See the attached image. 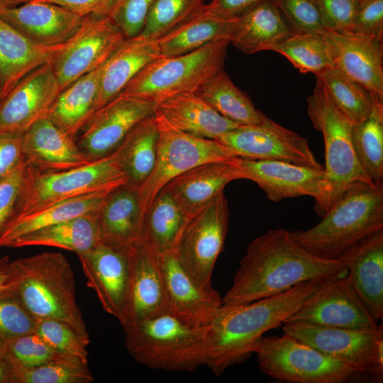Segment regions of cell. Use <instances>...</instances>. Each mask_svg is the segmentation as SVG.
Masks as SVG:
<instances>
[{
	"label": "cell",
	"mask_w": 383,
	"mask_h": 383,
	"mask_svg": "<svg viewBox=\"0 0 383 383\" xmlns=\"http://www.w3.org/2000/svg\"><path fill=\"white\" fill-rule=\"evenodd\" d=\"M346 272L345 257L316 256L297 243L289 231L269 230L249 243L221 305L247 304L304 282H327Z\"/></svg>",
	"instance_id": "obj_1"
},
{
	"label": "cell",
	"mask_w": 383,
	"mask_h": 383,
	"mask_svg": "<svg viewBox=\"0 0 383 383\" xmlns=\"http://www.w3.org/2000/svg\"><path fill=\"white\" fill-rule=\"evenodd\" d=\"M324 282L307 281L247 304L221 305L207 326L206 365L219 376L230 367L246 361L263 334L282 325Z\"/></svg>",
	"instance_id": "obj_2"
},
{
	"label": "cell",
	"mask_w": 383,
	"mask_h": 383,
	"mask_svg": "<svg viewBox=\"0 0 383 383\" xmlns=\"http://www.w3.org/2000/svg\"><path fill=\"white\" fill-rule=\"evenodd\" d=\"M8 291L12 292L36 319L70 324L89 339L76 299L74 274L60 252H44L8 262Z\"/></svg>",
	"instance_id": "obj_3"
},
{
	"label": "cell",
	"mask_w": 383,
	"mask_h": 383,
	"mask_svg": "<svg viewBox=\"0 0 383 383\" xmlns=\"http://www.w3.org/2000/svg\"><path fill=\"white\" fill-rule=\"evenodd\" d=\"M322 218L313 227L291 234L316 256L341 258L362 239L383 230V182L353 184Z\"/></svg>",
	"instance_id": "obj_4"
},
{
	"label": "cell",
	"mask_w": 383,
	"mask_h": 383,
	"mask_svg": "<svg viewBox=\"0 0 383 383\" xmlns=\"http://www.w3.org/2000/svg\"><path fill=\"white\" fill-rule=\"evenodd\" d=\"M207 326L163 312L125 331L126 348L135 361L150 369L193 372L206 364Z\"/></svg>",
	"instance_id": "obj_5"
},
{
	"label": "cell",
	"mask_w": 383,
	"mask_h": 383,
	"mask_svg": "<svg viewBox=\"0 0 383 383\" xmlns=\"http://www.w3.org/2000/svg\"><path fill=\"white\" fill-rule=\"evenodd\" d=\"M127 182L115 152L78 167L62 171H41L27 164L11 218L70 199L110 192Z\"/></svg>",
	"instance_id": "obj_6"
},
{
	"label": "cell",
	"mask_w": 383,
	"mask_h": 383,
	"mask_svg": "<svg viewBox=\"0 0 383 383\" xmlns=\"http://www.w3.org/2000/svg\"><path fill=\"white\" fill-rule=\"evenodd\" d=\"M229 43L219 38L186 54L160 57L143 67L121 95L157 101L177 94L196 93L224 70Z\"/></svg>",
	"instance_id": "obj_7"
},
{
	"label": "cell",
	"mask_w": 383,
	"mask_h": 383,
	"mask_svg": "<svg viewBox=\"0 0 383 383\" xmlns=\"http://www.w3.org/2000/svg\"><path fill=\"white\" fill-rule=\"evenodd\" d=\"M306 101L308 116L313 127L322 133L324 141L326 213L353 184L359 182L373 183L355 156L351 139L353 123L338 109L317 77L313 93Z\"/></svg>",
	"instance_id": "obj_8"
},
{
	"label": "cell",
	"mask_w": 383,
	"mask_h": 383,
	"mask_svg": "<svg viewBox=\"0 0 383 383\" xmlns=\"http://www.w3.org/2000/svg\"><path fill=\"white\" fill-rule=\"evenodd\" d=\"M261 372L290 383H345L367 375L291 335L262 336L255 351Z\"/></svg>",
	"instance_id": "obj_9"
},
{
	"label": "cell",
	"mask_w": 383,
	"mask_h": 383,
	"mask_svg": "<svg viewBox=\"0 0 383 383\" xmlns=\"http://www.w3.org/2000/svg\"><path fill=\"white\" fill-rule=\"evenodd\" d=\"M159 139L155 167L138 192L143 212L174 177L209 162L226 161L236 154L216 140L186 133L170 124L157 111Z\"/></svg>",
	"instance_id": "obj_10"
},
{
	"label": "cell",
	"mask_w": 383,
	"mask_h": 383,
	"mask_svg": "<svg viewBox=\"0 0 383 383\" xmlns=\"http://www.w3.org/2000/svg\"><path fill=\"white\" fill-rule=\"evenodd\" d=\"M228 228L223 190L189 218L175 252L182 267L201 288L210 290L213 270Z\"/></svg>",
	"instance_id": "obj_11"
},
{
	"label": "cell",
	"mask_w": 383,
	"mask_h": 383,
	"mask_svg": "<svg viewBox=\"0 0 383 383\" xmlns=\"http://www.w3.org/2000/svg\"><path fill=\"white\" fill-rule=\"evenodd\" d=\"M284 334L350 365L378 382L383 379V330L365 331L304 323H284Z\"/></svg>",
	"instance_id": "obj_12"
},
{
	"label": "cell",
	"mask_w": 383,
	"mask_h": 383,
	"mask_svg": "<svg viewBox=\"0 0 383 383\" xmlns=\"http://www.w3.org/2000/svg\"><path fill=\"white\" fill-rule=\"evenodd\" d=\"M284 323H304L365 331L383 330L353 287L348 274L321 284Z\"/></svg>",
	"instance_id": "obj_13"
},
{
	"label": "cell",
	"mask_w": 383,
	"mask_h": 383,
	"mask_svg": "<svg viewBox=\"0 0 383 383\" xmlns=\"http://www.w3.org/2000/svg\"><path fill=\"white\" fill-rule=\"evenodd\" d=\"M126 38L111 17L83 16L77 32L52 61L62 90L104 65Z\"/></svg>",
	"instance_id": "obj_14"
},
{
	"label": "cell",
	"mask_w": 383,
	"mask_h": 383,
	"mask_svg": "<svg viewBox=\"0 0 383 383\" xmlns=\"http://www.w3.org/2000/svg\"><path fill=\"white\" fill-rule=\"evenodd\" d=\"M232 162L244 179L255 182L273 202L309 196L314 198L317 214L325 213L326 191L323 169H314L278 160H252L234 157Z\"/></svg>",
	"instance_id": "obj_15"
},
{
	"label": "cell",
	"mask_w": 383,
	"mask_h": 383,
	"mask_svg": "<svg viewBox=\"0 0 383 383\" xmlns=\"http://www.w3.org/2000/svg\"><path fill=\"white\" fill-rule=\"evenodd\" d=\"M157 101L118 95L94 112L78 133L77 144L91 160L112 153L130 130L154 115Z\"/></svg>",
	"instance_id": "obj_16"
},
{
	"label": "cell",
	"mask_w": 383,
	"mask_h": 383,
	"mask_svg": "<svg viewBox=\"0 0 383 383\" xmlns=\"http://www.w3.org/2000/svg\"><path fill=\"white\" fill-rule=\"evenodd\" d=\"M61 91L52 62L28 74L0 102V134L23 135L49 118Z\"/></svg>",
	"instance_id": "obj_17"
},
{
	"label": "cell",
	"mask_w": 383,
	"mask_h": 383,
	"mask_svg": "<svg viewBox=\"0 0 383 383\" xmlns=\"http://www.w3.org/2000/svg\"><path fill=\"white\" fill-rule=\"evenodd\" d=\"M128 279L120 323L123 331L167 311V293L159 254L137 240L128 248Z\"/></svg>",
	"instance_id": "obj_18"
},
{
	"label": "cell",
	"mask_w": 383,
	"mask_h": 383,
	"mask_svg": "<svg viewBox=\"0 0 383 383\" xmlns=\"http://www.w3.org/2000/svg\"><path fill=\"white\" fill-rule=\"evenodd\" d=\"M238 157L270 160L323 169L308 140L277 123L267 126H238L216 139Z\"/></svg>",
	"instance_id": "obj_19"
},
{
	"label": "cell",
	"mask_w": 383,
	"mask_h": 383,
	"mask_svg": "<svg viewBox=\"0 0 383 383\" xmlns=\"http://www.w3.org/2000/svg\"><path fill=\"white\" fill-rule=\"evenodd\" d=\"M128 248L99 243L93 248L77 254L87 286L95 292L103 309L119 322L128 285Z\"/></svg>",
	"instance_id": "obj_20"
},
{
	"label": "cell",
	"mask_w": 383,
	"mask_h": 383,
	"mask_svg": "<svg viewBox=\"0 0 383 383\" xmlns=\"http://www.w3.org/2000/svg\"><path fill=\"white\" fill-rule=\"evenodd\" d=\"M334 67L383 99V41L354 33L326 30Z\"/></svg>",
	"instance_id": "obj_21"
},
{
	"label": "cell",
	"mask_w": 383,
	"mask_h": 383,
	"mask_svg": "<svg viewBox=\"0 0 383 383\" xmlns=\"http://www.w3.org/2000/svg\"><path fill=\"white\" fill-rule=\"evenodd\" d=\"M159 258L167 293V311L189 323L207 326L222 304L218 292L199 287L182 267L175 250L159 254Z\"/></svg>",
	"instance_id": "obj_22"
},
{
	"label": "cell",
	"mask_w": 383,
	"mask_h": 383,
	"mask_svg": "<svg viewBox=\"0 0 383 383\" xmlns=\"http://www.w3.org/2000/svg\"><path fill=\"white\" fill-rule=\"evenodd\" d=\"M0 17L30 40L45 46L67 42L77 32L83 18L67 9L49 2L0 7Z\"/></svg>",
	"instance_id": "obj_23"
},
{
	"label": "cell",
	"mask_w": 383,
	"mask_h": 383,
	"mask_svg": "<svg viewBox=\"0 0 383 383\" xmlns=\"http://www.w3.org/2000/svg\"><path fill=\"white\" fill-rule=\"evenodd\" d=\"M70 134L49 118L43 119L22 135V151L28 165L39 170H70L92 161Z\"/></svg>",
	"instance_id": "obj_24"
},
{
	"label": "cell",
	"mask_w": 383,
	"mask_h": 383,
	"mask_svg": "<svg viewBox=\"0 0 383 383\" xmlns=\"http://www.w3.org/2000/svg\"><path fill=\"white\" fill-rule=\"evenodd\" d=\"M294 32L272 0L228 20L226 39L245 54L271 50Z\"/></svg>",
	"instance_id": "obj_25"
},
{
	"label": "cell",
	"mask_w": 383,
	"mask_h": 383,
	"mask_svg": "<svg viewBox=\"0 0 383 383\" xmlns=\"http://www.w3.org/2000/svg\"><path fill=\"white\" fill-rule=\"evenodd\" d=\"M238 179H244L243 174L231 158L197 165L174 177L165 187L189 218L226 184Z\"/></svg>",
	"instance_id": "obj_26"
},
{
	"label": "cell",
	"mask_w": 383,
	"mask_h": 383,
	"mask_svg": "<svg viewBox=\"0 0 383 383\" xmlns=\"http://www.w3.org/2000/svg\"><path fill=\"white\" fill-rule=\"evenodd\" d=\"M350 282L372 316L383 319V230L362 239L342 257Z\"/></svg>",
	"instance_id": "obj_27"
},
{
	"label": "cell",
	"mask_w": 383,
	"mask_h": 383,
	"mask_svg": "<svg viewBox=\"0 0 383 383\" xmlns=\"http://www.w3.org/2000/svg\"><path fill=\"white\" fill-rule=\"evenodd\" d=\"M65 43L55 46L39 45L0 17V91L2 99L28 74L52 62Z\"/></svg>",
	"instance_id": "obj_28"
},
{
	"label": "cell",
	"mask_w": 383,
	"mask_h": 383,
	"mask_svg": "<svg viewBox=\"0 0 383 383\" xmlns=\"http://www.w3.org/2000/svg\"><path fill=\"white\" fill-rule=\"evenodd\" d=\"M142 220L138 187L127 182L115 188L99 210L101 243L128 248L138 240Z\"/></svg>",
	"instance_id": "obj_29"
},
{
	"label": "cell",
	"mask_w": 383,
	"mask_h": 383,
	"mask_svg": "<svg viewBox=\"0 0 383 383\" xmlns=\"http://www.w3.org/2000/svg\"><path fill=\"white\" fill-rule=\"evenodd\" d=\"M156 111L172 126L199 138L216 140L239 125L222 116L196 92L157 101Z\"/></svg>",
	"instance_id": "obj_30"
},
{
	"label": "cell",
	"mask_w": 383,
	"mask_h": 383,
	"mask_svg": "<svg viewBox=\"0 0 383 383\" xmlns=\"http://www.w3.org/2000/svg\"><path fill=\"white\" fill-rule=\"evenodd\" d=\"M160 57L156 40L140 35L126 38L103 65L96 111L120 95L143 67Z\"/></svg>",
	"instance_id": "obj_31"
},
{
	"label": "cell",
	"mask_w": 383,
	"mask_h": 383,
	"mask_svg": "<svg viewBox=\"0 0 383 383\" xmlns=\"http://www.w3.org/2000/svg\"><path fill=\"white\" fill-rule=\"evenodd\" d=\"M99 211L46 226L16 239L10 248L48 246L79 253L99 243Z\"/></svg>",
	"instance_id": "obj_32"
},
{
	"label": "cell",
	"mask_w": 383,
	"mask_h": 383,
	"mask_svg": "<svg viewBox=\"0 0 383 383\" xmlns=\"http://www.w3.org/2000/svg\"><path fill=\"white\" fill-rule=\"evenodd\" d=\"M188 219L164 187L143 212L138 240L158 254L175 250Z\"/></svg>",
	"instance_id": "obj_33"
},
{
	"label": "cell",
	"mask_w": 383,
	"mask_h": 383,
	"mask_svg": "<svg viewBox=\"0 0 383 383\" xmlns=\"http://www.w3.org/2000/svg\"><path fill=\"white\" fill-rule=\"evenodd\" d=\"M102 67L62 89L51 109L49 118L74 138L96 111Z\"/></svg>",
	"instance_id": "obj_34"
},
{
	"label": "cell",
	"mask_w": 383,
	"mask_h": 383,
	"mask_svg": "<svg viewBox=\"0 0 383 383\" xmlns=\"http://www.w3.org/2000/svg\"><path fill=\"white\" fill-rule=\"evenodd\" d=\"M110 192H96L70 199L42 210L12 218L0 235V247L10 248L16 239L23 235L98 211L105 196Z\"/></svg>",
	"instance_id": "obj_35"
},
{
	"label": "cell",
	"mask_w": 383,
	"mask_h": 383,
	"mask_svg": "<svg viewBox=\"0 0 383 383\" xmlns=\"http://www.w3.org/2000/svg\"><path fill=\"white\" fill-rule=\"evenodd\" d=\"M159 139L155 113L138 122L113 151L128 183L140 186L150 176L156 161Z\"/></svg>",
	"instance_id": "obj_36"
},
{
	"label": "cell",
	"mask_w": 383,
	"mask_h": 383,
	"mask_svg": "<svg viewBox=\"0 0 383 383\" xmlns=\"http://www.w3.org/2000/svg\"><path fill=\"white\" fill-rule=\"evenodd\" d=\"M196 93L219 114L239 126H267L275 123L255 108L248 94L233 83L224 70Z\"/></svg>",
	"instance_id": "obj_37"
},
{
	"label": "cell",
	"mask_w": 383,
	"mask_h": 383,
	"mask_svg": "<svg viewBox=\"0 0 383 383\" xmlns=\"http://www.w3.org/2000/svg\"><path fill=\"white\" fill-rule=\"evenodd\" d=\"M228 20L204 4L179 26L156 40L161 57L186 54L214 40L226 39Z\"/></svg>",
	"instance_id": "obj_38"
},
{
	"label": "cell",
	"mask_w": 383,
	"mask_h": 383,
	"mask_svg": "<svg viewBox=\"0 0 383 383\" xmlns=\"http://www.w3.org/2000/svg\"><path fill=\"white\" fill-rule=\"evenodd\" d=\"M351 139L357 160L373 184L383 182V99L375 96L370 113L353 124Z\"/></svg>",
	"instance_id": "obj_39"
},
{
	"label": "cell",
	"mask_w": 383,
	"mask_h": 383,
	"mask_svg": "<svg viewBox=\"0 0 383 383\" xmlns=\"http://www.w3.org/2000/svg\"><path fill=\"white\" fill-rule=\"evenodd\" d=\"M316 76L324 84L338 109L353 124L360 123L370 113L376 95L362 85L335 67Z\"/></svg>",
	"instance_id": "obj_40"
},
{
	"label": "cell",
	"mask_w": 383,
	"mask_h": 383,
	"mask_svg": "<svg viewBox=\"0 0 383 383\" xmlns=\"http://www.w3.org/2000/svg\"><path fill=\"white\" fill-rule=\"evenodd\" d=\"M271 50L284 56L301 73L316 75L334 67L330 45L322 34L294 33Z\"/></svg>",
	"instance_id": "obj_41"
},
{
	"label": "cell",
	"mask_w": 383,
	"mask_h": 383,
	"mask_svg": "<svg viewBox=\"0 0 383 383\" xmlns=\"http://www.w3.org/2000/svg\"><path fill=\"white\" fill-rule=\"evenodd\" d=\"M2 358L12 372L28 370L51 362H83L78 358L57 353L36 333L13 341L6 348Z\"/></svg>",
	"instance_id": "obj_42"
},
{
	"label": "cell",
	"mask_w": 383,
	"mask_h": 383,
	"mask_svg": "<svg viewBox=\"0 0 383 383\" xmlns=\"http://www.w3.org/2000/svg\"><path fill=\"white\" fill-rule=\"evenodd\" d=\"M205 0H155L139 34L157 40L179 26L205 4Z\"/></svg>",
	"instance_id": "obj_43"
},
{
	"label": "cell",
	"mask_w": 383,
	"mask_h": 383,
	"mask_svg": "<svg viewBox=\"0 0 383 383\" xmlns=\"http://www.w3.org/2000/svg\"><path fill=\"white\" fill-rule=\"evenodd\" d=\"M37 320L11 291L0 294V357L15 340L35 333Z\"/></svg>",
	"instance_id": "obj_44"
},
{
	"label": "cell",
	"mask_w": 383,
	"mask_h": 383,
	"mask_svg": "<svg viewBox=\"0 0 383 383\" xmlns=\"http://www.w3.org/2000/svg\"><path fill=\"white\" fill-rule=\"evenodd\" d=\"M13 383H91L94 378L83 362H51L12 372Z\"/></svg>",
	"instance_id": "obj_45"
},
{
	"label": "cell",
	"mask_w": 383,
	"mask_h": 383,
	"mask_svg": "<svg viewBox=\"0 0 383 383\" xmlns=\"http://www.w3.org/2000/svg\"><path fill=\"white\" fill-rule=\"evenodd\" d=\"M35 333L55 351L76 357L88 365L87 347L89 339L81 335L70 324L55 319H36Z\"/></svg>",
	"instance_id": "obj_46"
},
{
	"label": "cell",
	"mask_w": 383,
	"mask_h": 383,
	"mask_svg": "<svg viewBox=\"0 0 383 383\" xmlns=\"http://www.w3.org/2000/svg\"><path fill=\"white\" fill-rule=\"evenodd\" d=\"M294 33L322 34L326 29L315 0H272Z\"/></svg>",
	"instance_id": "obj_47"
},
{
	"label": "cell",
	"mask_w": 383,
	"mask_h": 383,
	"mask_svg": "<svg viewBox=\"0 0 383 383\" xmlns=\"http://www.w3.org/2000/svg\"><path fill=\"white\" fill-rule=\"evenodd\" d=\"M326 30L349 33L353 28L360 0H315Z\"/></svg>",
	"instance_id": "obj_48"
},
{
	"label": "cell",
	"mask_w": 383,
	"mask_h": 383,
	"mask_svg": "<svg viewBox=\"0 0 383 383\" xmlns=\"http://www.w3.org/2000/svg\"><path fill=\"white\" fill-rule=\"evenodd\" d=\"M155 0H121L111 16L126 38L138 35Z\"/></svg>",
	"instance_id": "obj_49"
},
{
	"label": "cell",
	"mask_w": 383,
	"mask_h": 383,
	"mask_svg": "<svg viewBox=\"0 0 383 383\" xmlns=\"http://www.w3.org/2000/svg\"><path fill=\"white\" fill-rule=\"evenodd\" d=\"M350 33L370 35L383 41V0H360Z\"/></svg>",
	"instance_id": "obj_50"
},
{
	"label": "cell",
	"mask_w": 383,
	"mask_h": 383,
	"mask_svg": "<svg viewBox=\"0 0 383 383\" xmlns=\"http://www.w3.org/2000/svg\"><path fill=\"white\" fill-rule=\"evenodd\" d=\"M26 165L24 160L13 172L0 179V235L13 216Z\"/></svg>",
	"instance_id": "obj_51"
},
{
	"label": "cell",
	"mask_w": 383,
	"mask_h": 383,
	"mask_svg": "<svg viewBox=\"0 0 383 383\" xmlns=\"http://www.w3.org/2000/svg\"><path fill=\"white\" fill-rule=\"evenodd\" d=\"M121 0H38L34 2H49L60 5L81 16H104L111 17Z\"/></svg>",
	"instance_id": "obj_52"
},
{
	"label": "cell",
	"mask_w": 383,
	"mask_h": 383,
	"mask_svg": "<svg viewBox=\"0 0 383 383\" xmlns=\"http://www.w3.org/2000/svg\"><path fill=\"white\" fill-rule=\"evenodd\" d=\"M24 160L22 135L0 134V179L13 172Z\"/></svg>",
	"instance_id": "obj_53"
},
{
	"label": "cell",
	"mask_w": 383,
	"mask_h": 383,
	"mask_svg": "<svg viewBox=\"0 0 383 383\" xmlns=\"http://www.w3.org/2000/svg\"><path fill=\"white\" fill-rule=\"evenodd\" d=\"M265 0H211L209 9L218 16L231 19L249 11Z\"/></svg>",
	"instance_id": "obj_54"
},
{
	"label": "cell",
	"mask_w": 383,
	"mask_h": 383,
	"mask_svg": "<svg viewBox=\"0 0 383 383\" xmlns=\"http://www.w3.org/2000/svg\"><path fill=\"white\" fill-rule=\"evenodd\" d=\"M9 256H5L0 260V294L8 291V262Z\"/></svg>",
	"instance_id": "obj_55"
},
{
	"label": "cell",
	"mask_w": 383,
	"mask_h": 383,
	"mask_svg": "<svg viewBox=\"0 0 383 383\" xmlns=\"http://www.w3.org/2000/svg\"><path fill=\"white\" fill-rule=\"evenodd\" d=\"M0 383H13L12 370L2 357H0Z\"/></svg>",
	"instance_id": "obj_56"
},
{
	"label": "cell",
	"mask_w": 383,
	"mask_h": 383,
	"mask_svg": "<svg viewBox=\"0 0 383 383\" xmlns=\"http://www.w3.org/2000/svg\"><path fill=\"white\" fill-rule=\"evenodd\" d=\"M38 0H0V7L12 8Z\"/></svg>",
	"instance_id": "obj_57"
},
{
	"label": "cell",
	"mask_w": 383,
	"mask_h": 383,
	"mask_svg": "<svg viewBox=\"0 0 383 383\" xmlns=\"http://www.w3.org/2000/svg\"><path fill=\"white\" fill-rule=\"evenodd\" d=\"M1 100H2V98H1V91H0V102Z\"/></svg>",
	"instance_id": "obj_58"
}]
</instances>
